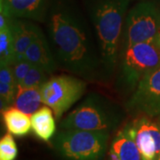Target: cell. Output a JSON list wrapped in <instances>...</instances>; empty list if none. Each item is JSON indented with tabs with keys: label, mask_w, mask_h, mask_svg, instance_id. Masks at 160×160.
Here are the masks:
<instances>
[{
	"label": "cell",
	"mask_w": 160,
	"mask_h": 160,
	"mask_svg": "<svg viewBox=\"0 0 160 160\" xmlns=\"http://www.w3.org/2000/svg\"><path fill=\"white\" fill-rule=\"evenodd\" d=\"M17 85L11 65H0V108L1 111L12 106Z\"/></svg>",
	"instance_id": "17"
},
{
	"label": "cell",
	"mask_w": 160,
	"mask_h": 160,
	"mask_svg": "<svg viewBox=\"0 0 160 160\" xmlns=\"http://www.w3.org/2000/svg\"><path fill=\"white\" fill-rule=\"evenodd\" d=\"M130 114L160 117V67L144 77L125 103Z\"/></svg>",
	"instance_id": "8"
},
{
	"label": "cell",
	"mask_w": 160,
	"mask_h": 160,
	"mask_svg": "<svg viewBox=\"0 0 160 160\" xmlns=\"http://www.w3.org/2000/svg\"><path fill=\"white\" fill-rule=\"evenodd\" d=\"M86 86V80L77 76H53L40 87L42 102L52 109L56 119H60L83 97Z\"/></svg>",
	"instance_id": "7"
},
{
	"label": "cell",
	"mask_w": 160,
	"mask_h": 160,
	"mask_svg": "<svg viewBox=\"0 0 160 160\" xmlns=\"http://www.w3.org/2000/svg\"><path fill=\"white\" fill-rule=\"evenodd\" d=\"M130 0H85L102 63L104 82L115 76Z\"/></svg>",
	"instance_id": "2"
},
{
	"label": "cell",
	"mask_w": 160,
	"mask_h": 160,
	"mask_svg": "<svg viewBox=\"0 0 160 160\" xmlns=\"http://www.w3.org/2000/svg\"><path fill=\"white\" fill-rule=\"evenodd\" d=\"M160 24V9L151 1L142 0L127 12L120 50L156 41Z\"/></svg>",
	"instance_id": "6"
},
{
	"label": "cell",
	"mask_w": 160,
	"mask_h": 160,
	"mask_svg": "<svg viewBox=\"0 0 160 160\" xmlns=\"http://www.w3.org/2000/svg\"><path fill=\"white\" fill-rule=\"evenodd\" d=\"M42 31L39 26L29 20L15 18L12 23L14 39V62L24 59V54L30 45ZM13 62V63H14Z\"/></svg>",
	"instance_id": "12"
},
{
	"label": "cell",
	"mask_w": 160,
	"mask_h": 160,
	"mask_svg": "<svg viewBox=\"0 0 160 160\" xmlns=\"http://www.w3.org/2000/svg\"><path fill=\"white\" fill-rule=\"evenodd\" d=\"M49 76L44 69L31 65L27 76L18 87H41L49 79Z\"/></svg>",
	"instance_id": "19"
},
{
	"label": "cell",
	"mask_w": 160,
	"mask_h": 160,
	"mask_svg": "<svg viewBox=\"0 0 160 160\" xmlns=\"http://www.w3.org/2000/svg\"><path fill=\"white\" fill-rule=\"evenodd\" d=\"M156 43L160 47V24L159 27H158V34H157V38H156Z\"/></svg>",
	"instance_id": "22"
},
{
	"label": "cell",
	"mask_w": 160,
	"mask_h": 160,
	"mask_svg": "<svg viewBox=\"0 0 160 160\" xmlns=\"http://www.w3.org/2000/svg\"><path fill=\"white\" fill-rule=\"evenodd\" d=\"M142 160H158L160 154V125L142 116L128 123Z\"/></svg>",
	"instance_id": "9"
},
{
	"label": "cell",
	"mask_w": 160,
	"mask_h": 160,
	"mask_svg": "<svg viewBox=\"0 0 160 160\" xmlns=\"http://www.w3.org/2000/svg\"><path fill=\"white\" fill-rule=\"evenodd\" d=\"M2 119L8 132L16 136L23 137L29 134L31 131V119L29 115L16 109L15 107H9L1 111Z\"/></svg>",
	"instance_id": "15"
},
{
	"label": "cell",
	"mask_w": 160,
	"mask_h": 160,
	"mask_svg": "<svg viewBox=\"0 0 160 160\" xmlns=\"http://www.w3.org/2000/svg\"><path fill=\"white\" fill-rule=\"evenodd\" d=\"M158 160H160V154H159V156H158Z\"/></svg>",
	"instance_id": "23"
},
{
	"label": "cell",
	"mask_w": 160,
	"mask_h": 160,
	"mask_svg": "<svg viewBox=\"0 0 160 160\" xmlns=\"http://www.w3.org/2000/svg\"><path fill=\"white\" fill-rule=\"evenodd\" d=\"M160 67V47L156 41L136 44L119 52L115 89L122 95H131L144 77Z\"/></svg>",
	"instance_id": "4"
},
{
	"label": "cell",
	"mask_w": 160,
	"mask_h": 160,
	"mask_svg": "<svg viewBox=\"0 0 160 160\" xmlns=\"http://www.w3.org/2000/svg\"><path fill=\"white\" fill-rule=\"evenodd\" d=\"M24 59L31 65L44 69L49 75L54 73L59 68L49 40L43 30L40 32L38 38L27 49L24 54Z\"/></svg>",
	"instance_id": "10"
},
{
	"label": "cell",
	"mask_w": 160,
	"mask_h": 160,
	"mask_svg": "<svg viewBox=\"0 0 160 160\" xmlns=\"http://www.w3.org/2000/svg\"><path fill=\"white\" fill-rule=\"evenodd\" d=\"M159 120H160V117H159Z\"/></svg>",
	"instance_id": "24"
},
{
	"label": "cell",
	"mask_w": 160,
	"mask_h": 160,
	"mask_svg": "<svg viewBox=\"0 0 160 160\" xmlns=\"http://www.w3.org/2000/svg\"><path fill=\"white\" fill-rule=\"evenodd\" d=\"M109 149L114 151L119 160H142L141 153L128 124L116 133Z\"/></svg>",
	"instance_id": "14"
},
{
	"label": "cell",
	"mask_w": 160,
	"mask_h": 160,
	"mask_svg": "<svg viewBox=\"0 0 160 160\" xmlns=\"http://www.w3.org/2000/svg\"><path fill=\"white\" fill-rule=\"evenodd\" d=\"M110 133L62 129L53 138L52 149L61 160H103Z\"/></svg>",
	"instance_id": "5"
},
{
	"label": "cell",
	"mask_w": 160,
	"mask_h": 160,
	"mask_svg": "<svg viewBox=\"0 0 160 160\" xmlns=\"http://www.w3.org/2000/svg\"><path fill=\"white\" fill-rule=\"evenodd\" d=\"M19 150L12 134L7 132L0 139V160H15Z\"/></svg>",
	"instance_id": "20"
},
{
	"label": "cell",
	"mask_w": 160,
	"mask_h": 160,
	"mask_svg": "<svg viewBox=\"0 0 160 160\" xmlns=\"http://www.w3.org/2000/svg\"><path fill=\"white\" fill-rule=\"evenodd\" d=\"M41 103L43 102L40 87H17L12 107L31 116L39 109Z\"/></svg>",
	"instance_id": "16"
},
{
	"label": "cell",
	"mask_w": 160,
	"mask_h": 160,
	"mask_svg": "<svg viewBox=\"0 0 160 160\" xmlns=\"http://www.w3.org/2000/svg\"><path fill=\"white\" fill-rule=\"evenodd\" d=\"M30 67H31V64L25 59L20 60L12 65V73H13V77H14L17 87L22 83L25 77L29 72Z\"/></svg>",
	"instance_id": "21"
},
{
	"label": "cell",
	"mask_w": 160,
	"mask_h": 160,
	"mask_svg": "<svg viewBox=\"0 0 160 160\" xmlns=\"http://www.w3.org/2000/svg\"><path fill=\"white\" fill-rule=\"evenodd\" d=\"M45 23L59 68L86 81L104 82L97 41L77 0H50Z\"/></svg>",
	"instance_id": "1"
},
{
	"label": "cell",
	"mask_w": 160,
	"mask_h": 160,
	"mask_svg": "<svg viewBox=\"0 0 160 160\" xmlns=\"http://www.w3.org/2000/svg\"><path fill=\"white\" fill-rule=\"evenodd\" d=\"M50 0H0L12 15L17 19L45 22Z\"/></svg>",
	"instance_id": "11"
},
{
	"label": "cell",
	"mask_w": 160,
	"mask_h": 160,
	"mask_svg": "<svg viewBox=\"0 0 160 160\" xmlns=\"http://www.w3.org/2000/svg\"><path fill=\"white\" fill-rule=\"evenodd\" d=\"M126 109L99 92H91L60 123L61 129L111 133L121 125Z\"/></svg>",
	"instance_id": "3"
},
{
	"label": "cell",
	"mask_w": 160,
	"mask_h": 160,
	"mask_svg": "<svg viewBox=\"0 0 160 160\" xmlns=\"http://www.w3.org/2000/svg\"><path fill=\"white\" fill-rule=\"evenodd\" d=\"M13 62L14 39L12 25L10 28L0 29V65L12 66Z\"/></svg>",
	"instance_id": "18"
},
{
	"label": "cell",
	"mask_w": 160,
	"mask_h": 160,
	"mask_svg": "<svg viewBox=\"0 0 160 160\" xmlns=\"http://www.w3.org/2000/svg\"><path fill=\"white\" fill-rule=\"evenodd\" d=\"M55 116L48 106L40 107L31 115V129L35 136L43 142H50L56 133Z\"/></svg>",
	"instance_id": "13"
}]
</instances>
